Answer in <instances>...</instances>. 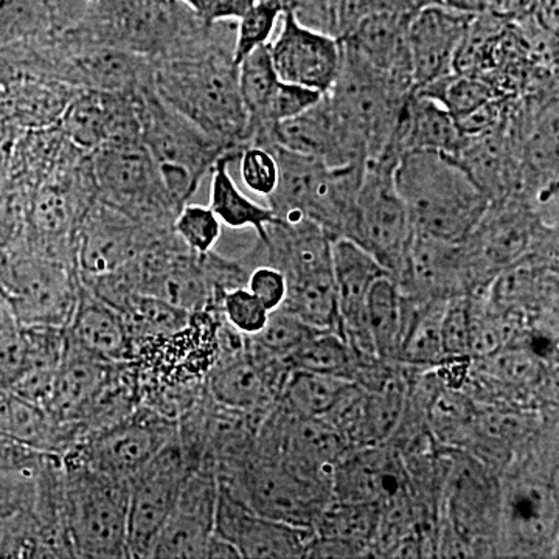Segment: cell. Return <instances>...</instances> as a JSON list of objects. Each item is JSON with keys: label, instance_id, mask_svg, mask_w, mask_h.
Returning a JSON list of instances; mask_svg holds the SVG:
<instances>
[{"label": "cell", "instance_id": "obj_47", "mask_svg": "<svg viewBox=\"0 0 559 559\" xmlns=\"http://www.w3.org/2000/svg\"><path fill=\"white\" fill-rule=\"evenodd\" d=\"M509 98H498V100L485 103V105L471 110V112L465 114V116L454 119L455 127H457L463 140L479 138V135L487 134V132L495 130L500 121H502Z\"/></svg>", "mask_w": 559, "mask_h": 559}, {"label": "cell", "instance_id": "obj_12", "mask_svg": "<svg viewBox=\"0 0 559 559\" xmlns=\"http://www.w3.org/2000/svg\"><path fill=\"white\" fill-rule=\"evenodd\" d=\"M198 468L178 433L130 479L128 558H150L187 476Z\"/></svg>", "mask_w": 559, "mask_h": 559}, {"label": "cell", "instance_id": "obj_16", "mask_svg": "<svg viewBox=\"0 0 559 559\" xmlns=\"http://www.w3.org/2000/svg\"><path fill=\"white\" fill-rule=\"evenodd\" d=\"M215 533L237 547L241 558L290 559L307 557L316 538L312 527L286 524L261 516L248 503L218 481Z\"/></svg>", "mask_w": 559, "mask_h": 559}, {"label": "cell", "instance_id": "obj_14", "mask_svg": "<svg viewBox=\"0 0 559 559\" xmlns=\"http://www.w3.org/2000/svg\"><path fill=\"white\" fill-rule=\"evenodd\" d=\"M168 234L146 229L119 210L95 200L76 237L75 263L80 277H102L123 270Z\"/></svg>", "mask_w": 559, "mask_h": 559}, {"label": "cell", "instance_id": "obj_28", "mask_svg": "<svg viewBox=\"0 0 559 559\" xmlns=\"http://www.w3.org/2000/svg\"><path fill=\"white\" fill-rule=\"evenodd\" d=\"M404 325L399 364L439 367L447 360L441 341V318L447 300L419 301L404 297Z\"/></svg>", "mask_w": 559, "mask_h": 559}, {"label": "cell", "instance_id": "obj_33", "mask_svg": "<svg viewBox=\"0 0 559 559\" xmlns=\"http://www.w3.org/2000/svg\"><path fill=\"white\" fill-rule=\"evenodd\" d=\"M355 381L312 371L290 370L278 401L290 414L305 418H325Z\"/></svg>", "mask_w": 559, "mask_h": 559}, {"label": "cell", "instance_id": "obj_5", "mask_svg": "<svg viewBox=\"0 0 559 559\" xmlns=\"http://www.w3.org/2000/svg\"><path fill=\"white\" fill-rule=\"evenodd\" d=\"M95 198L140 226L168 234L179 209L168 197L159 164L142 139L105 143L87 153Z\"/></svg>", "mask_w": 559, "mask_h": 559}, {"label": "cell", "instance_id": "obj_49", "mask_svg": "<svg viewBox=\"0 0 559 559\" xmlns=\"http://www.w3.org/2000/svg\"><path fill=\"white\" fill-rule=\"evenodd\" d=\"M426 3L466 14H480L489 10V0H426Z\"/></svg>", "mask_w": 559, "mask_h": 559}, {"label": "cell", "instance_id": "obj_43", "mask_svg": "<svg viewBox=\"0 0 559 559\" xmlns=\"http://www.w3.org/2000/svg\"><path fill=\"white\" fill-rule=\"evenodd\" d=\"M238 160L245 186L259 197H271L278 182V164L272 150L259 145L246 146Z\"/></svg>", "mask_w": 559, "mask_h": 559}, {"label": "cell", "instance_id": "obj_9", "mask_svg": "<svg viewBox=\"0 0 559 559\" xmlns=\"http://www.w3.org/2000/svg\"><path fill=\"white\" fill-rule=\"evenodd\" d=\"M216 479L261 516L299 527H312L330 502V484L307 479L277 460L249 457Z\"/></svg>", "mask_w": 559, "mask_h": 559}, {"label": "cell", "instance_id": "obj_42", "mask_svg": "<svg viewBox=\"0 0 559 559\" xmlns=\"http://www.w3.org/2000/svg\"><path fill=\"white\" fill-rule=\"evenodd\" d=\"M471 296L452 297L441 318V341L447 359L469 358Z\"/></svg>", "mask_w": 559, "mask_h": 559}, {"label": "cell", "instance_id": "obj_39", "mask_svg": "<svg viewBox=\"0 0 559 559\" xmlns=\"http://www.w3.org/2000/svg\"><path fill=\"white\" fill-rule=\"evenodd\" d=\"M219 314L231 330L248 337L259 334L270 318V311L246 286L224 293L219 301Z\"/></svg>", "mask_w": 559, "mask_h": 559}, {"label": "cell", "instance_id": "obj_19", "mask_svg": "<svg viewBox=\"0 0 559 559\" xmlns=\"http://www.w3.org/2000/svg\"><path fill=\"white\" fill-rule=\"evenodd\" d=\"M334 285L341 316V336L347 342L356 364L380 359L366 325V305L371 285L389 275L369 252L347 238L333 241Z\"/></svg>", "mask_w": 559, "mask_h": 559}, {"label": "cell", "instance_id": "obj_30", "mask_svg": "<svg viewBox=\"0 0 559 559\" xmlns=\"http://www.w3.org/2000/svg\"><path fill=\"white\" fill-rule=\"evenodd\" d=\"M366 325L378 358L399 362L404 301L390 275H382L371 285L366 305Z\"/></svg>", "mask_w": 559, "mask_h": 559}, {"label": "cell", "instance_id": "obj_3", "mask_svg": "<svg viewBox=\"0 0 559 559\" xmlns=\"http://www.w3.org/2000/svg\"><path fill=\"white\" fill-rule=\"evenodd\" d=\"M60 521L72 557L128 558L130 480L62 462Z\"/></svg>", "mask_w": 559, "mask_h": 559}, {"label": "cell", "instance_id": "obj_50", "mask_svg": "<svg viewBox=\"0 0 559 559\" xmlns=\"http://www.w3.org/2000/svg\"><path fill=\"white\" fill-rule=\"evenodd\" d=\"M204 558H241L237 547L229 540L221 538L213 532L212 538L209 539L205 547Z\"/></svg>", "mask_w": 559, "mask_h": 559}, {"label": "cell", "instance_id": "obj_17", "mask_svg": "<svg viewBox=\"0 0 559 559\" xmlns=\"http://www.w3.org/2000/svg\"><path fill=\"white\" fill-rule=\"evenodd\" d=\"M392 280L404 297L419 301L480 296L463 241H440L415 231L403 267Z\"/></svg>", "mask_w": 559, "mask_h": 559}, {"label": "cell", "instance_id": "obj_26", "mask_svg": "<svg viewBox=\"0 0 559 559\" xmlns=\"http://www.w3.org/2000/svg\"><path fill=\"white\" fill-rule=\"evenodd\" d=\"M463 143L454 117L444 106L412 91L393 134V153L401 157L409 151H440L455 156Z\"/></svg>", "mask_w": 559, "mask_h": 559}, {"label": "cell", "instance_id": "obj_15", "mask_svg": "<svg viewBox=\"0 0 559 559\" xmlns=\"http://www.w3.org/2000/svg\"><path fill=\"white\" fill-rule=\"evenodd\" d=\"M447 507L450 527L474 557L498 546L500 491L487 466L473 455H450Z\"/></svg>", "mask_w": 559, "mask_h": 559}, {"label": "cell", "instance_id": "obj_45", "mask_svg": "<svg viewBox=\"0 0 559 559\" xmlns=\"http://www.w3.org/2000/svg\"><path fill=\"white\" fill-rule=\"evenodd\" d=\"M246 288L271 312L285 304L288 296V280L277 267L259 264L249 272Z\"/></svg>", "mask_w": 559, "mask_h": 559}, {"label": "cell", "instance_id": "obj_2", "mask_svg": "<svg viewBox=\"0 0 559 559\" xmlns=\"http://www.w3.org/2000/svg\"><path fill=\"white\" fill-rule=\"evenodd\" d=\"M395 186L415 234L462 242L489 207L487 194L454 156L409 151L400 157Z\"/></svg>", "mask_w": 559, "mask_h": 559}, {"label": "cell", "instance_id": "obj_23", "mask_svg": "<svg viewBox=\"0 0 559 559\" xmlns=\"http://www.w3.org/2000/svg\"><path fill=\"white\" fill-rule=\"evenodd\" d=\"M62 134L84 153L105 143L140 139L138 94L79 91L58 123Z\"/></svg>", "mask_w": 559, "mask_h": 559}, {"label": "cell", "instance_id": "obj_11", "mask_svg": "<svg viewBox=\"0 0 559 559\" xmlns=\"http://www.w3.org/2000/svg\"><path fill=\"white\" fill-rule=\"evenodd\" d=\"M557 484L522 469L500 489L498 549L503 557H543L557 546Z\"/></svg>", "mask_w": 559, "mask_h": 559}, {"label": "cell", "instance_id": "obj_46", "mask_svg": "<svg viewBox=\"0 0 559 559\" xmlns=\"http://www.w3.org/2000/svg\"><path fill=\"white\" fill-rule=\"evenodd\" d=\"M202 24L212 27L221 22H237L255 0H178Z\"/></svg>", "mask_w": 559, "mask_h": 559}, {"label": "cell", "instance_id": "obj_6", "mask_svg": "<svg viewBox=\"0 0 559 559\" xmlns=\"http://www.w3.org/2000/svg\"><path fill=\"white\" fill-rule=\"evenodd\" d=\"M342 47L340 76L326 97L349 130L366 143L367 160L399 162L392 139L412 91L358 51Z\"/></svg>", "mask_w": 559, "mask_h": 559}, {"label": "cell", "instance_id": "obj_36", "mask_svg": "<svg viewBox=\"0 0 559 559\" xmlns=\"http://www.w3.org/2000/svg\"><path fill=\"white\" fill-rule=\"evenodd\" d=\"M285 9L283 0H255L235 22V64H240L253 50L271 43Z\"/></svg>", "mask_w": 559, "mask_h": 559}, {"label": "cell", "instance_id": "obj_48", "mask_svg": "<svg viewBox=\"0 0 559 559\" xmlns=\"http://www.w3.org/2000/svg\"><path fill=\"white\" fill-rule=\"evenodd\" d=\"M558 9L559 0H535L528 14L540 31L558 38Z\"/></svg>", "mask_w": 559, "mask_h": 559}, {"label": "cell", "instance_id": "obj_29", "mask_svg": "<svg viewBox=\"0 0 559 559\" xmlns=\"http://www.w3.org/2000/svg\"><path fill=\"white\" fill-rule=\"evenodd\" d=\"M0 433L49 454H64L70 448L68 432L62 426L38 404L11 390H0Z\"/></svg>", "mask_w": 559, "mask_h": 559}, {"label": "cell", "instance_id": "obj_25", "mask_svg": "<svg viewBox=\"0 0 559 559\" xmlns=\"http://www.w3.org/2000/svg\"><path fill=\"white\" fill-rule=\"evenodd\" d=\"M66 330L70 341L106 362L131 360L132 340L123 314L81 280L75 310Z\"/></svg>", "mask_w": 559, "mask_h": 559}, {"label": "cell", "instance_id": "obj_4", "mask_svg": "<svg viewBox=\"0 0 559 559\" xmlns=\"http://www.w3.org/2000/svg\"><path fill=\"white\" fill-rule=\"evenodd\" d=\"M278 164V182L267 207L285 223L312 221L331 237H344L362 183L366 164L330 167L305 154L271 146Z\"/></svg>", "mask_w": 559, "mask_h": 559}, {"label": "cell", "instance_id": "obj_35", "mask_svg": "<svg viewBox=\"0 0 559 559\" xmlns=\"http://www.w3.org/2000/svg\"><path fill=\"white\" fill-rule=\"evenodd\" d=\"M53 31L50 0H0V49Z\"/></svg>", "mask_w": 559, "mask_h": 559}, {"label": "cell", "instance_id": "obj_37", "mask_svg": "<svg viewBox=\"0 0 559 559\" xmlns=\"http://www.w3.org/2000/svg\"><path fill=\"white\" fill-rule=\"evenodd\" d=\"M318 331L286 308L280 307L270 312L264 329L250 337V341L257 348L283 360Z\"/></svg>", "mask_w": 559, "mask_h": 559}, {"label": "cell", "instance_id": "obj_41", "mask_svg": "<svg viewBox=\"0 0 559 559\" xmlns=\"http://www.w3.org/2000/svg\"><path fill=\"white\" fill-rule=\"evenodd\" d=\"M53 457L55 454L36 450L32 444L0 433V473L7 476L36 480Z\"/></svg>", "mask_w": 559, "mask_h": 559}, {"label": "cell", "instance_id": "obj_38", "mask_svg": "<svg viewBox=\"0 0 559 559\" xmlns=\"http://www.w3.org/2000/svg\"><path fill=\"white\" fill-rule=\"evenodd\" d=\"M173 231L191 252L207 253L218 242L223 224L212 209L189 202L179 210Z\"/></svg>", "mask_w": 559, "mask_h": 559}, {"label": "cell", "instance_id": "obj_18", "mask_svg": "<svg viewBox=\"0 0 559 559\" xmlns=\"http://www.w3.org/2000/svg\"><path fill=\"white\" fill-rule=\"evenodd\" d=\"M270 46L278 79L329 94L340 76L344 47L330 33L308 27L286 7Z\"/></svg>", "mask_w": 559, "mask_h": 559}, {"label": "cell", "instance_id": "obj_27", "mask_svg": "<svg viewBox=\"0 0 559 559\" xmlns=\"http://www.w3.org/2000/svg\"><path fill=\"white\" fill-rule=\"evenodd\" d=\"M235 160L238 156L226 154L213 165L209 207L224 226L255 230L259 241H266L267 226L274 223L275 215L267 205H261L242 193L229 171V165Z\"/></svg>", "mask_w": 559, "mask_h": 559}, {"label": "cell", "instance_id": "obj_34", "mask_svg": "<svg viewBox=\"0 0 559 559\" xmlns=\"http://www.w3.org/2000/svg\"><path fill=\"white\" fill-rule=\"evenodd\" d=\"M289 370L312 371L353 381L355 356L344 337L333 331H318L283 359Z\"/></svg>", "mask_w": 559, "mask_h": 559}, {"label": "cell", "instance_id": "obj_22", "mask_svg": "<svg viewBox=\"0 0 559 559\" xmlns=\"http://www.w3.org/2000/svg\"><path fill=\"white\" fill-rule=\"evenodd\" d=\"M305 154L330 167L366 164L367 148L323 95L318 105L293 119L278 121L271 131V146Z\"/></svg>", "mask_w": 559, "mask_h": 559}, {"label": "cell", "instance_id": "obj_20", "mask_svg": "<svg viewBox=\"0 0 559 559\" xmlns=\"http://www.w3.org/2000/svg\"><path fill=\"white\" fill-rule=\"evenodd\" d=\"M216 498L215 471L207 466L191 471L150 558H204L205 547L215 532Z\"/></svg>", "mask_w": 559, "mask_h": 559}, {"label": "cell", "instance_id": "obj_44", "mask_svg": "<svg viewBox=\"0 0 559 559\" xmlns=\"http://www.w3.org/2000/svg\"><path fill=\"white\" fill-rule=\"evenodd\" d=\"M28 341L21 325L0 330V390H11L28 369Z\"/></svg>", "mask_w": 559, "mask_h": 559}, {"label": "cell", "instance_id": "obj_40", "mask_svg": "<svg viewBox=\"0 0 559 559\" xmlns=\"http://www.w3.org/2000/svg\"><path fill=\"white\" fill-rule=\"evenodd\" d=\"M322 92L310 90V87L300 86V84L285 83L280 81L277 91L267 108L266 119H264V148H270L271 131L278 121L293 119L307 112L312 106L322 100Z\"/></svg>", "mask_w": 559, "mask_h": 559}, {"label": "cell", "instance_id": "obj_13", "mask_svg": "<svg viewBox=\"0 0 559 559\" xmlns=\"http://www.w3.org/2000/svg\"><path fill=\"white\" fill-rule=\"evenodd\" d=\"M140 139L157 164L186 168L197 182L226 154H240L210 138L178 110L162 102L153 84L138 94Z\"/></svg>", "mask_w": 559, "mask_h": 559}, {"label": "cell", "instance_id": "obj_31", "mask_svg": "<svg viewBox=\"0 0 559 559\" xmlns=\"http://www.w3.org/2000/svg\"><path fill=\"white\" fill-rule=\"evenodd\" d=\"M283 308L319 331H333L341 336L333 266L304 277L288 280V296Z\"/></svg>", "mask_w": 559, "mask_h": 559}, {"label": "cell", "instance_id": "obj_7", "mask_svg": "<svg viewBox=\"0 0 559 559\" xmlns=\"http://www.w3.org/2000/svg\"><path fill=\"white\" fill-rule=\"evenodd\" d=\"M79 286V270L68 261L28 249L0 253V289L17 325L68 329Z\"/></svg>", "mask_w": 559, "mask_h": 559}, {"label": "cell", "instance_id": "obj_8", "mask_svg": "<svg viewBox=\"0 0 559 559\" xmlns=\"http://www.w3.org/2000/svg\"><path fill=\"white\" fill-rule=\"evenodd\" d=\"M399 162L367 160L362 183L344 237L369 252L395 278L403 267L414 229L395 186Z\"/></svg>", "mask_w": 559, "mask_h": 559}, {"label": "cell", "instance_id": "obj_32", "mask_svg": "<svg viewBox=\"0 0 559 559\" xmlns=\"http://www.w3.org/2000/svg\"><path fill=\"white\" fill-rule=\"evenodd\" d=\"M280 81L267 44L253 50L238 64V87L249 114V146L263 145L264 119Z\"/></svg>", "mask_w": 559, "mask_h": 559}, {"label": "cell", "instance_id": "obj_1", "mask_svg": "<svg viewBox=\"0 0 559 559\" xmlns=\"http://www.w3.org/2000/svg\"><path fill=\"white\" fill-rule=\"evenodd\" d=\"M229 22L202 28L170 53L153 60V87L210 138L241 154L249 146V114L238 87Z\"/></svg>", "mask_w": 559, "mask_h": 559}, {"label": "cell", "instance_id": "obj_24", "mask_svg": "<svg viewBox=\"0 0 559 559\" xmlns=\"http://www.w3.org/2000/svg\"><path fill=\"white\" fill-rule=\"evenodd\" d=\"M476 14L426 5L407 25L414 91L454 73V60Z\"/></svg>", "mask_w": 559, "mask_h": 559}, {"label": "cell", "instance_id": "obj_10", "mask_svg": "<svg viewBox=\"0 0 559 559\" xmlns=\"http://www.w3.org/2000/svg\"><path fill=\"white\" fill-rule=\"evenodd\" d=\"M178 433V421L140 406L123 421L95 430L64 452V463L130 480Z\"/></svg>", "mask_w": 559, "mask_h": 559}, {"label": "cell", "instance_id": "obj_21", "mask_svg": "<svg viewBox=\"0 0 559 559\" xmlns=\"http://www.w3.org/2000/svg\"><path fill=\"white\" fill-rule=\"evenodd\" d=\"M331 495L340 502L384 509L411 498L409 469L395 448H359L337 463L331 477Z\"/></svg>", "mask_w": 559, "mask_h": 559}]
</instances>
